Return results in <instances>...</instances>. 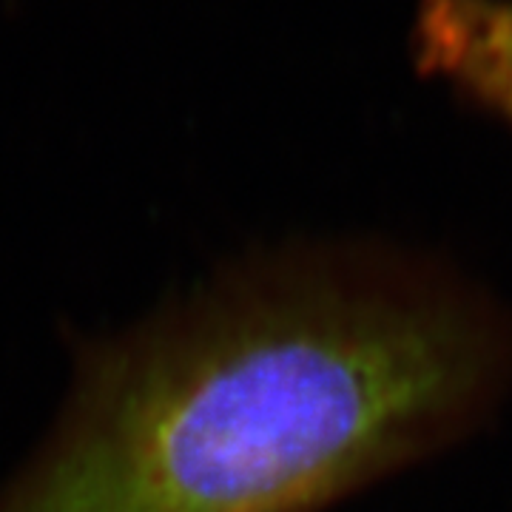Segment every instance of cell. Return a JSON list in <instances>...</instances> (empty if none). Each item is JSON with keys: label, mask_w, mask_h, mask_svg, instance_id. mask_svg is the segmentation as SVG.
<instances>
[{"label": "cell", "mask_w": 512, "mask_h": 512, "mask_svg": "<svg viewBox=\"0 0 512 512\" xmlns=\"http://www.w3.org/2000/svg\"><path fill=\"white\" fill-rule=\"evenodd\" d=\"M512 333L441 268L248 259L83 348L0 512H319L487 419Z\"/></svg>", "instance_id": "cell-1"}, {"label": "cell", "mask_w": 512, "mask_h": 512, "mask_svg": "<svg viewBox=\"0 0 512 512\" xmlns=\"http://www.w3.org/2000/svg\"><path fill=\"white\" fill-rule=\"evenodd\" d=\"M413 57L512 126V0H416Z\"/></svg>", "instance_id": "cell-2"}]
</instances>
